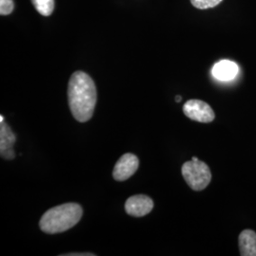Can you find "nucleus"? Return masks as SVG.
<instances>
[{"mask_svg": "<svg viewBox=\"0 0 256 256\" xmlns=\"http://www.w3.org/2000/svg\"><path fill=\"white\" fill-rule=\"evenodd\" d=\"M68 99L70 110L76 120L86 122L92 119L97 102L95 82L84 72H74L68 82Z\"/></svg>", "mask_w": 256, "mask_h": 256, "instance_id": "nucleus-1", "label": "nucleus"}, {"mask_svg": "<svg viewBox=\"0 0 256 256\" xmlns=\"http://www.w3.org/2000/svg\"><path fill=\"white\" fill-rule=\"evenodd\" d=\"M82 216V207L79 204L64 203L46 210L40 220L39 226L48 234H60L74 227Z\"/></svg>", "mask_w": 256, "mask_h": 256, "instance_id": "nucleus-2", "label": "nucleus"}, {"mask_svg": "<svg viewBox=\"0 0 256 256\" xmlns=\"http://www.w3.org/2000/svg\"><path fill=\"white\" fill-rule=\"evenodd\" d=\"M182 173L185 182L194 191L204 190L212 180L209 166L200 160L186 162L182 165Z\"/></svg>", "mask_w": 256, "mask_h": 256, "instance_id": "nucleus-3", "label": "nucleus"}, {"mask_svg": "<svg viewBox=\"0 0 256 256\" xmlns=\"http://www.w3.org/2000/svg\"><path fill=\"white\" fill-rule=\"evenodd\" d=\"M183 112L189 119L198 122H210L214 120V112L210 106L202 100H189L183 106Z\"/></svg>", "mask_w": 256, "mask_h": 256, "instance_id": "nucleus-4", "label": "nucleus"}, {"mask_svg": "<svg viewBox=\"0 0 256 256\" xmlns=\"http://www.w3.org/2000/svg\"><path fill=\"white\" fill-rule=\"evenodd\" d=\"M138 158L137 156L126 153L120 158L113 169V178L117 182H124L136 173L138 168Z\"/></svg>", "mask_w": 256, "mask_h": 256, "instance_id": "nucleus-5", "label": "nucleus"}, {"mask_svg": "<svg viewBox=\"0 0 256 256\" xmlns=\"http://www.w3.org/2000/svg\"><path fill=\"white\" fill-rule=\"evenodd\" d=\"M154 208L152 198L144 194H137L128 198L124 209L128 214L134 218H142L148 214Z\"/></svg>", "mask_w": 256, "mask_h": 256, "instance_id": "nucleus-6", "label": "nucleus"}, {"mask_svg": "<svg viewBox=\"0 0 256 256\" xmlns=\"http://www.w3.org/2000/svg\"><path fill=\"white\" fill-rule=\"evenodd\" d=\"M239 72L238 64L230 60H222L214 66L212 76L220 81H230L236 77Z\"/></svg>", "mask_w": 256, "mask_h": 256, "instance_id": "nucleus-7", "label": "nucleus"}, {"mask_svg": "<svg viewBox=\"0 0 256 256\" xmlns=\"http://www.w3.org/2000/svg\"><path fill=\"white\" fill-rule=\"evenodd\" d=\"M239 250L242 256H256V232L244 230L238 238Z\"/></svg>", "mask_w": 256, "mask_h": 256, "instance_id": "nucleus-8", "label": "nucleus"}, {"mask_svg": "<svg viewBox=\"0 0 256 256\" xmlns=\"http://www.w3.org/2000/svg\"><path fill=\"white\" fill-rule=\"evenodd\" d=\"M16 140V137L9 126L6 122H0V152L8 149H12Z\"/></svg>", "mask_w": 256, "mask_h": 256, "instance_id": "nucleus-9", "label": "nucleus"}, {"mask_svg": "<svg viewBox=\"0 0 256 256\" xmlns=\"http://www.w3.org/2000/svg\"><path fill=\"white\" fill-rule=\"evenodd\" d=\"M32 2L37 12L44 16H50L54 10V0H32Z\"/></svg>", "mask_w": 256, "mask_h": 256, "instance_id": "nucleus-10", "label": "nucleus"}, {"mask_svg": "<svg viewBox=\"0 0 256 256\" xmlns=\"http://www.w3.org/2000/svg\"><path fill=\"white\" fill-rule=\"evenodd\" d=\"M192 6L196 9L206 10L218 6L222 0H190Z\"/></svg>", "mask_w": 256, "mask_h": 256, "instance_id": "nucleus-11", "label": "nucleus"}, {"mask_svg": "<svg viewBox=\"0 0 256 256\" xmlns=\"http://www.w3.org/2000/svg\"><path fill=\"white\" fill-rule=\"evenodd\" d=\"M14 4L12 0H0V14L8 16L12 12Z\"/></svg>", "mask_w": 256, "mask_h": 256, "instance_id": "nucleus-12", "label": "nucleus"}, {"mask_svg": "<svg viewBox=\"0 0 256 256\" xmlns=\"http://www.w3.org/2000/svg\"><path fill=\"white\" fill-rule=\"evenodd\" d=\"M0 153H1V156L5 160H12L16 156V153H14V149H8V150L2 151Z\"/></svg>", "mask_w": 256, "mask_h": 256, "instance_id": "nucleus-13", "label": "nucleus"}, {"mask_svg": "<svg viewBox=\"0 0 256 256\" xmlns=\"http://www.w3.org/2000/svg\"><path fill=\"white\" fill-rule=\"evenodd\" d=\"M66 256H94V254H90V252H86V254H62Z\"/></svg>", "mask_w": 256, "mask_h": 256, "instance_id": "nucleus-14", "label": "nucleus"}, {"mask_svg": "<svg viewBox=\"0 0 256 256\" xmlns=\"http://www.w3.org/2000/svg\"><path fill=\"white\" fill-rule=\"evenodd\" d=\"M182 96H176V102H182Z\"/></svg>", "mask_w": 256, "mask_h": 256, "instance_id": "nucleus-15", "label": "nucleus"}, {"mask_svg": "<svg viewBox=\"0 0 256 256\" xmlns=\"http://www.w3.org/2000/svg\"><path fill=\"white\" fill-rule=\"evenodd\" d=\"M192 160H194V162H196V160H198V158L196 156H192Z\"/></svg>", "mask_w": 256, "mask_h": 256, "instance_id": "nucleus-16", "label": "nucleus"}, {"mask_svg": "<svg viewBox=\"0 0 256 256\" xmlns=\"http://www.w3.org/2000/svg\"><path fill=\"white\" fill-rule=\"evenodd\" d=\"M3 120H4V117H3V115H1V116H0V122H3Z\"/></svg>", "mask_w": 256, "mask_h": 256, "instance_id": "nucleus-17", "label": "nucleus"}]
</instances>
